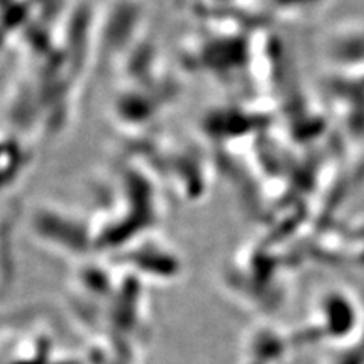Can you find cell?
<instances>
[{
    "label": "cell",
    "mask_w": 364,
    "mask_h": 364,
    "mask_svg": "<svg viewBox=\"0 0 364 364\" xmlns=\"http://www.w3.org/2000/svg\"><path fill=\"white\" fill-rule=\"evenodd\" d=\"M278 4H281L284 8L294 9V11H310L317 6L323 5L326 0H277Z\"/></svg>",
    "instance_id": "6da1fadb"
}]
</instances>
